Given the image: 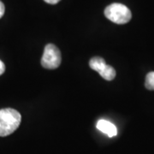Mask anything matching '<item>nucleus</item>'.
<instances>
[{
	"instance_id": "f257e3e1",
	"label": "nucleus",
	"mask_w": 154,
	"mask_h": 154,
	"mask_svg": "<svg viewBox=\"0 0 154 154\" xmlns=\"http://www.w3.org/2000/svg\"><path fill=\"white\" fill-rule=\"evenodd\" d=\"M22 121V116L15 109L5 108L0 110V136L5 137L14 133Z\"/></svg>"
},
{
	"instance_id": "f03ea898",
	"label": "nucleus",
	"mask_w": 154,
	"mask_h": 154,
	"mask_svg": "<svg viewBox=\"0 0 154 154\" xmlns=\"http://www.w3.org/2000/svg\"><path fill=\"white\" fill-rule=\"evenodd\" d=\"M105 16L116 24H125L131 20L132 14L130 10L124 5L115 3L107 6L105 10Z\"/></svg>"
},
{
	"instance_id": "7ed1b4c3",
	"label": "nucleus",
	"mask_w": 154,
	"mask_h": 154,
	"mask_svg": "<svg viewBox=\"0 0 154 154\" xmlns=\"http://www.w3.org/2000/svg\"><path fill=\"white\" fill-rule=\"evenodd\" d=\"M62 57L59 49L53 44L45 45L44 53L41 58V65L45 69H55L61 64Z\"/></svg>"
},
{
	"instance_id": "20e7f679",
	"label": "nucleus",
	"mask_w": 154,
	"mask_h": 154,
	"mask_svg": "<svg viewBox=\"0 0 154 154\" xmlns=\"http://www.w3.org/2000/svg\"><path fill=\"white\" fill-rule=\"evenodd\" d=\"M97 128L99 131L107 134L109 137H114L117 134V128L116 127L109 121L101 119L97 122Z\"/></svg>"
},
{
	"instance_id": "39448f33",
	"label": "nucleus",
	"mask_w": 154,
	"mask_h": 154,
	"mask_svg": "<svg viewBox=\"0 0 154 154\" xmlns=\"http://www.w3.org/2000/svg\"><path fill=\"white\" fill-rule=\"evenodd\" d=\"M105 65H106V63H105V59L100 57H94L89 62L90 68L93 70L98 72L99 74L102 71V69L105 68Z\"/></svg>"
},
{
	"instance_id": "423d86ee",
	"label": "nucleus",
	"mask_w": 154,
	"mask_h": 154,
	"mask_svg": "<svg viewBox=\"0 0 154 154\" xmlns=\"http://www.w3.org/2000/svg\"><path fill=\"white\" fill-rule=\"evenodd\" d=\"M99 75L106 81H112L116 77V70L113 67L106 64L102 71L99 73Z\"/></svg>"
},
{
	"instance_id": "0eeeda50",
	"label": "nucleus",
	"mask_w": 154,
	"mask_h": 154,
	"mask_svg": "<svg viewBox=\"0 0 154 154\" xmlns=\"http://www.w3.org/2000/svg\"><path fill=\"white\" fill-rule=\"evenodd\" d=\"M145 87L148 90L154 91V72H150L146 75V82H145Z\"/></svg>"
},
{
	"instance_id": "6e6552de",
	"label": "nucleus",
	"mask_w": 154,
	"mask_h": 154,
	"mask_svg": "<svg viewBox=\"0 0 154 154\" xmlns=\"http://www.w3.org/2000/svg\"><path fill=\"white\" fill-rule=\"evenodd\" d=\"M5 5L3 4V2H2V1H0V18L4 16V14H5Z\"/></svg>"
},
{
	"instance_id": "1a4fd4ad",
	"label": "nucleus",
	"mask_w": 154,
	"mask_h": 154,
	"mask_svg": "<svg viewBox=\"0 0 154 154\" xmlns=\"http://www.w3.org/2000/svg\"><path fill=\"white\" fill-rule=\"evenodd\" d=\"M5 71V65L2 61L0 60V75H3Z\"/></svg>"
},
{
	"instance_id": "9d476101",
	"label": "nucleus",
	"mask_w": 154,
	"mask_h": 154,
	"mask_svg": "<svg viewBox=\"0 0 154 154\" xmlns=\"http://www.w3.org/2000/svg\"><path fill=\"white\" fill-rule=\"evenodd\" d=\"M45 2H46L47 4H50V5H56L57 4L60 0H44Z\"/></svg>"
}]
</instances>
